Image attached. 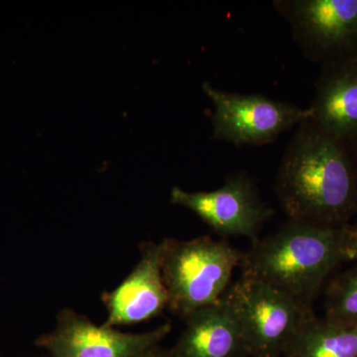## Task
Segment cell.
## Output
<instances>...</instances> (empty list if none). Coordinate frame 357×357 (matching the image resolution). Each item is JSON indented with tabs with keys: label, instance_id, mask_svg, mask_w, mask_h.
Returning <instances> with one entry per match:
<instances>
[{
	"label": "cell",
	"instance_id": "obj_2",
	"mask_svg": "<svg viewBox=\"0 0 357 357\" xmlns=\"http://www.w3.org/2000/svg\"><path fill=\"white\" fill-rule=\"evenodd\" d=\"M347 227L290 220L271 236L253 241L243 255V275L312 306L328 275L344 262Z\"/></svg>",
	"mask_w": 357,
	"mask_h": 357
},
{
	"label": "cell",
	"instance_id": "obj_1",
	"mask_svg": "<svg viewBox=\"0 0 357 357\" xmlns=\"http://www.w3.org/2000/svg\"><path fill=\"white\" fill-rule=\"evenodd\" d=\"M275 191L292 222L342 227L357 213L351 147L311 119L297 126L282 158Z\"/></svg>",
	"mask_w": 357,
	"mask_h": 357
},
{
	"label": "cell",
	"instance_id": "obj_4",
	"mask_svg": "<svg viewBox=\"0 0 357 357\" xmlns=\"http://www.w3.org/2000/svg\"><path fill=\"white\" fill-rule=\"evenodd\" d=\"M223 296L236 317L248 356H283L302 326L314 316L312 306L243 275Z\"/></svg>",
	"mask_w": 357,
	"mask_h": 357
},
{
	"label": "cell",
	"instance_id": "obj_12",
	"mask_svg": "<svg viewBox=\"0 0 357 357\" xmlns=\"http://www.w3.org/2000/svg\"><path fill=\"white\" fill-rule=\"evenodd\" d=\"M283 357H357V324L312 316L294 337Z\"/></svg>",
	"mask_w": 357,
	"mask_h": 357
},
{
	"label": "cell",
	"instance_id": "obj_7",
	"mask_svg": "<svg viewBox=\"0 0 357 357\" xmlns=\"http://www.w3.org/2000/svg\"><path fill=\"white\" fill-rule=\"evenodd\" d=\"M171 203L189 208L222 236H244L253 241L273 215L245 173L232 174L215 191L190 192L173 188Z\"/></svg>",
	"mask_w": 357,
	"mask_h": 357
},
{
	"label": "cell",
	"instance_id": "obj_16",
	"mask_svg": "<svg viewBox=\"0 0 357 357\" xmlns=\"http://www.w3.org/2000/svg\"><path fill=\"white\" fill-rule=\"evenodd\" d=\"M352 158H354V169H356V183H357V138L351 144Z\"/></svg>",
	"mask_w": 357,
	"mask_h": 357
},
{
	"label": "cell",
	"instance_id": "obj_10",
	"mask_svg": "<svg viewBox=\"0 0 357 357\" xmlns=\"http://www.w3.org/2000/svg\"><path fill=\"white\" fill-rule=\"evenodd\" d=\"M312 121L337 139L357 138V56L321 65L314 83Z\"/></svg>",
	"mask_w": 357,
	"mask_h": 357
},
{
	"label": "cell",
	"instance_id": "obj_3",
	"mask_svg": "<svg viewBox=\"0 0 357 357\" xmlns=\"http://www.w3.org/2000/svg\"><path fill=\"white\" fill-rule=\"evenodd\" d=\"M162 275L168 307L183 319L218 302L229 288L243 255L225 239L201 236L192 241H163Z\"/></svg>",
	"mask_w": 357,
	"mask_h": 357
},
{
	"label": "cell",
	"instance_id": "obj_6",
	"mask_svg": "<svg viewBox=\"0 0 357 357\" xmlns=\"http://www.w3.org/2000/svg\"><path fill=\"white\" fill-rule=\"evenodd\" d=\"M274 6L310 61L325 65L357 56V0H279Z\"/></svg>",
	"mask_w": 357,
	"mask_h": 357
},
{
	"label": "cell",
	"instance_id": "obj_8",
	"mask_svg": "<svg viewBox=\"0 0 357 357\" xmlns=\"http://www.w3.org/2000/svg\"><path fill=\"white\" fill-rule=\"evenodd\" d=\"M165 324L151 332L126 333L112 326H98L70 309L59 312L54 331L37 338V347L52 357H140L170 333Z\"/></svg>",
	"mask_w": 357,
	"mask_h": 357
},
{
	"label": "cell",
	"instance_id": "obj_11",
	"mask_svg": "<svg viewBox=\"0 0 357 357\" xmlns=\"http://www.w3.org/2000/svg\"><path fill=\"white\" fill-rule=\"evenodd\" d=\"M185 319V328L173 349L168 351L169 356H248L241 328L225 296Z\"/></svg>",
	"mask_w": 357,
	"mask_h": 357
},
{
	"label": "cell",
	"instance_id": "obj_13",
	"mask_svg": "<svg viewBox=\"0 0 357 357\" xmlns=\"http://www.w3.org/2000/svg\"><path fill=\"white\" fill-rule=\"evenodd\" d=\"M325 317L340 323L357 324V263L331 283Z\"/></svg>",
	"mask_w": 357,
	"mask_h": 357
},
{
	"label": "cell",
	"instance_id": "obj_9",
	"mask_svg": "<svg viewBox=\"0 0 357 357\" xmlns=\"http://www.w3.org/2000/svg\"><path fill=\"white\" fill-rule=\"evenodd\" d=\"M163 241L140 245L139 262L112 292L102 295L107 310L105 326L135 325L159 316L168 307L169 296L162 275Z\"/></svg>",
	"mask_w": 357,
	"mask_h": 357
},
{
	"label": "cell",
	"instance_id": "obj_5",
	"mask_svg": "<svg viewBox=\"0 0 357 357\" xmlns=\"http://www.w3.org/2000/svg\"><path fill=\"white\" fill-rule=\"evenodd\" d=\"M215 105L213 138L232 144L264 145L311 117V110L258 93L241 95L203 84Z\"/></svg>",
	"mask_w": 357,
	"mask_h": 357
},
{
	"label": "cell",
	"instance_id": "obj_15",
	"mask_svg": "<svg viewBox=\"0 0 357 357\" xmlns=\"http://www.w3.org/2000/svg\"><path fill=\"white\" fill-rule=\"evenodd\" d=\"M140 357H170L168 351H163L159 347H154L151 351H147Z\"/></svg>",
	"mask_w": 357,
	"mask_h": 357
},
{
	"label": "cell",
	"instance_id": "obj_14",
	"mask_svg": "<svg viewBox=\"0 0 357 357\" xmlns=\"http://www.w3.org/2000/svg\"><path fill=\"white\" fill-rule=\"evenodd\" d=\"M344 258V261L357 263V223L347 225L345 230Z\"/></svg>",
	"mask_w": 357,
	"mask_h": 357
}]
</instances>
